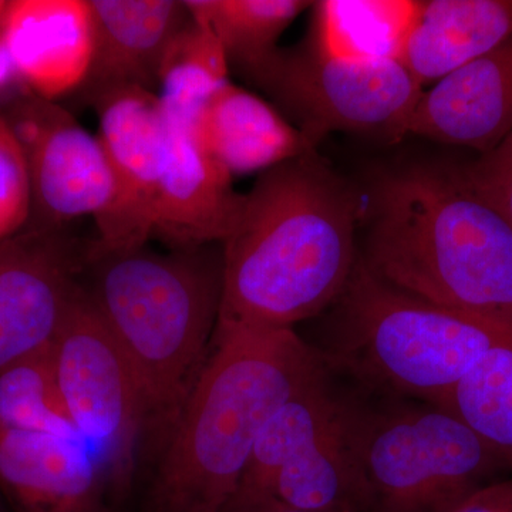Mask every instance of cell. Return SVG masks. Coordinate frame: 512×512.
Returning a JSON list of instances; mask_svg holds the SVG:
<instances>
[{
  "label": "cell",
  "mask_w": 512,
  "mask_h": 512,
  "mask_svg": "<svg viewBox=\"0 0 512 512\" xmlns=\"http://www.w3.org/2000/svg\"><path fill=\"white\" fill-rule=\"evenodd\" d=\"M30 211L28 160L9 121L0 119V241L18 234Z\"/></svg>",
  "instance_id": "26"
},
{
  "label": "cell",
  "mask_w": 512,
  "mask_h": 512,
  "mask_svg": "<svg viewBox=\"0 0 512 512\" xmlns=\"http://www.w3.org/2000/svg\"><path fill=\"white\" fill-rule=\"evenodd\" d=\"M167 121V163L153 237L171 249L222 244L237 227L245 195L234 190L232 175L202 147L197 127L170 117Z\"/></svg>",
  "instance_id": "12"
},
{
  "label": "cell",
  "mask_w": 512,
  "mask_h": 512,
  "mask_svg": "<svg viewBox=\"0 0 512 512\" xmlns=\"http://www.w3.org/2000/svg\"><path fill=\"white\" fill-rule=\"evenodd\" d=\"M86 252L57 228L0 241V375L52 348L79 289Z\"/></svg>",
  "instance_id": "10"
},
{
  "label": "cell",
  "mask_w": 512,
  "mask_h": 512,
  "mask_svg": "<svg viewBox=\"0 0 512 512\" xmlns=\"http://www.w3.org/2000/svg\"><path fill=\"white\" fill-rule=\"evenodd\" d=\"M512 37V0H423L400 62L426 86Z\"/></svg>",
  "instance_id": "18"
},
{
  "label": "cell",
  "mask_w": 512,
  "mask_h": 512,
  "mask_svg": "<svg viewBox=\"0 0 512 512\" xmlns=\"http://www.w3.org/2000/svg\"><path fill=\"white\" fill-rule=\"evenodd\" d=\"M359 262L390 288L512 333V225L458 165L419 164L377 178Z\"/></svg>",
  "instance_id": "2"
},
{
  "label": "cell",
  "mask_w": 512,
  "mask_h": 512,
  "mask_svg": "<svg viewBox=\"0 0 512 512\" xmlns=\"http://www.w3.org/2000/svg\"><path fill=\"white\" fill-rule=\"evenodd\" d=\"M355 458L363 512H450L507 464L433 404H357Z\"/></svg>",
  "instance_id": "6"
},
{
  "label": "cell",
  "mask_w": 512,
  "mask_h": 512,
  "mask_svg": "<svg viewBox=\"0 0 512 512\" xmlns=\"http://www.w3.org/2000/svg\"><path fill=\"white\" fill-rule=\"evenodd\" d=\"M8 2H2L0 0V19H3V15H5L6 9H8Z\"/></svg>",
  "instance_id": "31"
},
{
  "label": "cell",
  "mask_w": 512,
  "mask_h": 512,
  "mask_svg": "<svg viewBox=\"0 0 512 512\" xmlns=\"http://www.w3.org/2000/svg\"><path fill=\"white\" fill-rule=\"evenodd\" d=\"M291 111L313 146L332 131L399 141L423 86L400 60L286 55L259 82Z\"/></svg>",
  "instance_id": "8"
},
{
  "label": "cell",
  "mask_w": 512,
  "mask_h": 512,
  "mask_svg": "<svg viewBox=\"0 0 512 512\" xmlns=\"http://www.w3.org/2000/svg\"><path fill=\"white\" fill-rule=\"evenodd\" d=\"M471 190L512 225V134L477 160L458 165Z\"/></svg>",
  "instance_id": "27"
},
{
  "label": "cell",
  "mask_w": 512,
  "mask_h": 512,
  "mask_svg": "<svg viewBox=\"0 0 512 512\" xmlns=\"http://www.w3.org/2000/svg\"><path fill=\"white\" fill-rule=\"evenodd\" d=\"M349 403L330 390L325 372L289 397L259 434L234 495L271 497L279 471L322 439L342 419Z\"/></svg>",
  "instance_id": "20"
},
{
  "label": "cell",
  "mask_w": 512,
  "mask_h": 512,
  "mask_svg": "<svg viewBox=\"0 0 512 512\" xmlns=\"http://www.w3.org/2000/svg\"><path fill=\"white\" fill-rule=\"evenodd\" d=\"M0 491L13 512H109L92 451L47 431L0 427Z\"/></svg>",
  "instance_id": "13"
},
{
  "label": "cell",
  "mask_w": 512,
  "mask_h": 512,
  "mask_svg": "<svg viewBox=\"0 0 512 512\" xmlns=\"http://www.w3.org/2000/svg\"><path fill=\"white\" fill-rule=\"evenodd\" d=\"M50 359L64 407L99 464L107 494L123 501L143 454V399L133 370L82 285Z\"/></svg>",
  "instance_id": "7"
},
{
  "label": "cell",
  "mask_w": 512,
  "mask_h": 512,
  "mask_svg": "<svg viewBox=\"0 0 512 512\" xmlns=\"http://www.w3.org/2000/svg\"><path fill=\"white\" fill-rule=\"evenodd\" d=\"M357 404L279 471L269 495L299 512H363L355 458Z\"/></svg>",
  "instance_id": "19"
},
{
  "label": "cell",
  "mask_w": 512,
  "mask_h": 512,
  "mask_svg": "<svg viewBox=\"0 0 512 512\" xmlns=\"http://www.w3.org/2000/svg\"><path fill=\"white\" fill-rule=\"evenodd\" d=\"M228 72L220 40L191 18L168 46L161 64L158 96L164 113L197 127L202 110L229 83Z\"/></svg>",
  "instance_id": "23"
},
{
  "label": "cell",
  "mask_w": 512,
  "mask_h": 512,
  "mask_svg": "<svg viewBox=\"0 0 512 512\" xmlns=\"http://www.w3.org/2000/svg\"><path fill=\"white\" fill-rule=\"evenodd\" d=\"M360 212L316 151L261 173L221 244L217 330L292 329L338 302L359 262Z\"/></svg>",
  "instance_id": "1"
},
{
  "label": "cell",
  "mask_w": 512,
  "mask_h": 512,
  "mask_svg": "<svg viewBox=\"0 0 512 512\" xmlns=\"http://www.w3.org/2000/svg\"><path fill=\"white\" fill-rule=\"evenodd\" d=\"M86 289L136 377L146 429L143 453L160 456L207 365L220 319L222 248L87 247Z\"/></svg>",
  "instance_id": "4"
},
{
  "label": "cell",
  "mask_w": 512,
  "mask_h": 512,
  "mask_svg": "<svg viewBox=\"0 0 512 512\" xmlns=\"http://www.w3.org/2000/svg\"><path fill=\"white\" fill-rule=\"evenodd\" d=\"M439 407L466 423L512 470V338L491 349Z\"/></svg>",
  "instance_id": "24"
},
{
  "label": "cell",
  "mask_w": 512,
  "mask_h": 512,
  "mask_svg": "<svg viewBox=\"0 0 512 512\" xmlns=\"http://www.w3.org/2000/svg\"><path fill=\"white\" fill-rule=\"evenodd\" d=\"M420 0L313 3L312 52L357 60H399Z\"/></svg>",
  "instance_id": "21"
},
{
  "label": "cell",
  "mask_w": 512,
  "mask_h": 512,
  "mask_svg": "<svg viewBox=\"0 0 512 512\" xmlns=\"http://www.w3.org/2000/svg\"><path fill=\"white\" fill-rule=\"evenodd\" d=\"M218 512H299L279 503L274 497L232 495Z\"/></svg>",
  "instance_id": "29"
},
{
  "label": "cell",
  "mask_w": 512,
  "mask_h": 512,
  "mask_svg": "<svg viewBox=\"0 0 512 512\" xmlns=\"http://www.w3.org/2000/svg\"><path fill=\"white\" fill-rule=\"evenodd\" d=\"M99 116V140L109 160L114 195L96 221L100 251L146 247L168 153V121L157 93L117 87L90 96Z\"/></svg>",
  "instance_id": "9"
},
{
  "label": "cell",
  "mask_w": 512,
  "mask_h": 512,
  "mask_svg": "<svg viewBox=\"0 0 512 512\" xmlns=\"http://www.w3.org/2000/svg\"><path fill=\"white\" fill-rule=\"evenodd\" d=\"M2 495V491H0V512H5V508H3Z\"/></svg>",
  "instance_id": "32"
},
{
  "label": "cell",
  "mask_w": 512,
  "mask_h": 512,
  "mask_svg": "<svg viewBox=\"0 0 512 512\" xmlns=\"http://www.w3.org/2000/svg\"><path fill=\"white\" fill-rule=\"evenodd\" d=\"M28 160L32 205L43 229L93 215L99 220L114 195L113 175L99 137L53 104L30 106L9 123Z\"/></svg>",
  "instance_id": "11"
},
{
  "label": "cell",
  "mask_w": 512,
  "mask_h": 512,
  "mask_svg": "<svg viewBox=\"0 0 512 512\" xmlns=\"http://www.w3.org/2000/svg\"><path fill=\"white\" fill-rule=\"evenodd\" d=\"M450 512H512V477L485 485Z\"/></svg>",
  "instance_id": "28"
},
{
  "label": "cell",
  "mask_w": 512,
  "mask_h": 512,
  "mask_svg": "<svg viewBox=\"0 0 512 512\" xmlns=\"http://www.w3.org/2000/svg\"><path fill=\"white\" fill-rule=\"evenodd\" d=\"M407 134L485 154L512 134V37L423 90Z\"/></svg>",
  "instance_id": "14"
},
{
  "label": "cell",
  "mask_w": 512,
  "mask_h": 512,
  "mask_svg": "<svg viewBox=\"0 0 512 512\" xmlns=\"http://www.w3.org/2000/svg\"><path fill=\"white\" fill-rule=\"evenodd\" d=\"M16 74L19 73L16 70L15 63H13L12 56H10L8 47L0 39V90L9 86Z\"/></svg>",
  "instance_id": "30"
},
{
  "label": "cell",
  "mask_w": 512,
  "mask_h": 512,
  "mask_svg": "<svg viewBox=\"0 0 512 512\" xmlns=\"http://www.w3.org/2000/svg\"><path fill=\"white\" fill-rule=\"evenodd\" d=\"M323 365L384 394L441 406L512 333L396 291L357 262Z\"/></svg>",
  "instance_id": "5"
},
{
  "label": "cell",
  "mask_w": 512,
  "mask_h": 512,
  "mask_svg": "<svg viewBox=\"0 0 512 512\" xmlns=\"http://www.w3.org/2000/svg\"><path fill=\"white\" fill-rule=\"evenodd\" d=\"M93 52L87 96L138 87L156 93L165 52L191 20L180 0H89Z\"/></svg>",
  "instance_id": "15"
},
{
  "label": "cell",
  "mask_w": 512,
  "mask_h": 512,
  "mask_svg": "<svg viewBox=\"0 0 512 512\" xmlns=\"http://www.w3.org/2000/svg\"><path fill=\"white\" fill-rule=\"evenodd\" d=\"M325 372L293 329H215L212 349L151 478L141 512H218L276 410Z\"/></svg>",
  "instance_id": "3"
},
{
  "label": "cell",
  "mask_w": 512,
  "mask_h": 512,
  "mask_svg": "<svg viewBox=\"0 0 512 512\" xmlns=\"http://www.w3.org/2000/svg\"><path fill=\"white\" fill-rule=\"evenodd\" d=\"M306 0H187L195 22L220 40L229 66L255 83L275 66L282 52L278 40L293 20L311 8Z\"/></svg>",
  "instance_id": "22"
},
{
  "label": "cell",
  "mask_w": 512,
  "mask_h": 512,
  "mask_svg": "<svg viewBox=\"0 0 512 512\" xmlns=\"http://www.w3.org/2000/svg\"><path fill=\"white\" fill-rule=\"evenodd\" d=\"M202 147L234 175L269 170L316 151L308 137L261 97L229 82L202 110Z\"/></svg>",
  "instance_id": "17"
},
{
  "label": "cell",
  "mask_w": 512,
  "mask_h": 512,
  "mask_svg": "<svg viewBox=\"0 0 512 512\" xmlns=\"http://www.w3.org/2000/svg\"><path fill=\"white\" fill-rule=\"evenodd\" d=\"M16 70L45 99L82 86L93 52L89 0H16L2 37Z\"/></svg>",
  "instance_id": "16"
},
{
  "label": "cell",
  "mask_w": 512,
  "mask_h": 512,
  "mask_svg": "<svg viewBox=\"0 0 512 512\" xmlns=\"http://www.w3.org/2000/svg\"><path fill=\"white\" fill-rule=\"evenodd\" d=\"M0 427L47 431L83 441L57 389L50 349L0 375Z\"/></svg>",
  "instance_id": "25"
}]
</instances>
